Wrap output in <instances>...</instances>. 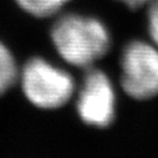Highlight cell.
<instances>
[{"instance_id": "1", "label": "cell", "mask_w": 158, "mask_h": 158, "mask_svg": "<svg viewBox=\"0 0 158 158\" xmlns=\"http://www.w3.org/2000/svg\"><path fill=\"white\" fill-rule=\"evenodd\" d=\"M51 40L69 65L85 69L102 59L111 46L107 26L96 18L81 14L60 16L52 25Z\"/></svg>"}, {"instance_id": "2", "label": "cell", "mask_w": 158, "mask_h": 158, "mask_svg": "<svg viewBox=\"0 0 158 158\" xmlns=\"http://www.w3.org/2000/svg\"><path fill=\"white\" fill-rule=\"evenodd\" d=\"M20 80L24 95L39 108L62 107L75 92L72 76L43 57L30 59L21 70Z\"/></svg>"}, {"instance_id": "3", "label": "cell", "mask_w": 158, "mask_h": 158, "mask_svg": "<svg viewBox=\"0 0 158 158\" xmlns=\"http://www.w3.org/2000/svg\"><path fill=\"white\" fill-rule=\"evenodd\" d=\"M121 84L123 91L136 100L158 95V48L146 41L127 44L121 55Z\"/></svg>"}, {"instance_id": "4", "label": "cell", "mask_w": 158, "mask_h": 158, "mask_svg": "<svg viewBox=\"0 0 158 158\" xmlns=\"http://www.w3.org/2000/svg\"><path fill=\"white\" fill-rule=\"evenodd\" d=\"M81 120L92 127H108L116 114V94L110 77L100 69L89 67L76 100Z\"/></svg>"}, {"instance_id": "5", "label": "cell", "mask_w": 158, "mask_h": 158, "mask_svg": "<svg viewBox=\"0 0 158 158\" xmlns=\"http://www.w3.org/2000/svg\"><path fill=\"white\" fill-rule=\"evenodd\" d=\"M18 76V65L11 51L3 43H0V95L13 87Z\"/></svg>"}, {"instance_id": "6", "label": "cell", "mask_w": 158, "mask_h": 158, "mask_svg": "<svg viewBox=\"0 0 158 158\" xmlns=\"http://www.w3.org/2000/svg\"><path fill=\"white\" fill-rule=\"evenodd\" d=\"M27 14L36 18H48L60 11L70 0H15Z\"/></svg>"}, {"instance_id": "7", "label": "cell", "mask_w": 158, "mask_h": 158, "mask_svg": "<svg viewBox=\"0 0 158 158\" xmlns=\"http://www.w3.org/2000/svg\"><path fill=\"white\" fill-rule=\"evenodd\" d=\"M148 9V32L158 48V0H152Z\"/></svg>"}, {"instance_id": "8", "label": "cell", "mask_w": 158, "mask_h": 158, "mask_svg": "<svg viewBox=\"0 0 158 158\" xmlns=\"http://www.w3.org/2000/svg\"><path fill=\"white\" fill-rule=\"evenodd\" d=\"M118 2H122L128 8L137 9V8H141V6L146 5V4H149L152 0H118Z\"/></svg>"}]
</instances>
